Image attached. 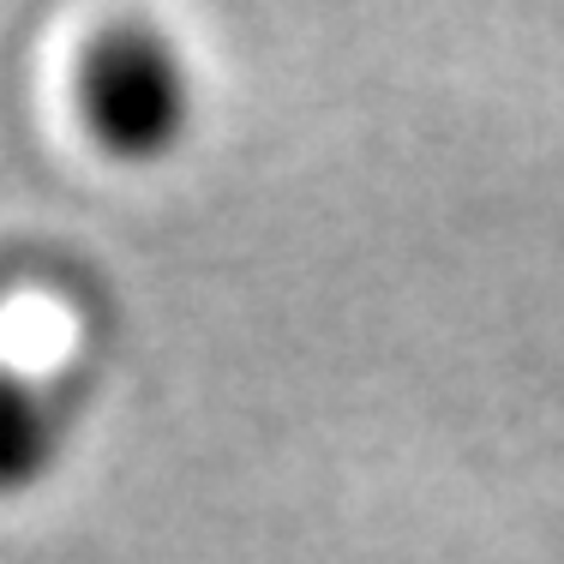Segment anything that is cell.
I'll use <instances>...</instances> for the list:
<instances>
[{"mask_svg":"<svg viewBox=\"0 0 564 564\" xmlns=\"http://www.w3.org/2000/svg\"><path fill=\"white\" fill-rule=\"evenodd\" d=\"M78 115L120 163L169 156L193 120L186 61L151 24H109L78 61Z\"/></svg>","mask_w":564,"mask_h":564,"instance_id":"1","label":"cell"},{"mask_svg":"<svg viewBox=\"0 0 564 564\" xmlns=\"http://www.w3.org/2000/svg\"><path fill=\"white\" fill-rule=\"evenodd\" d=\"M61 451V414L31 379L0 372V492H19L55 463Z\"/></svg>","mask_w":564,"mask_h":564,"instance_id":"2","label":"cell"}]
</instances>
